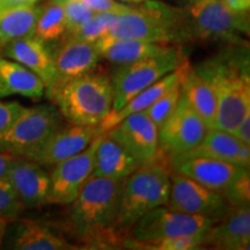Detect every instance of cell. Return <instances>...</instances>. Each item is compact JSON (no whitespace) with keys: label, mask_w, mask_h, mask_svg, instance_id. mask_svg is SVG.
Wrapping results in <instances>:
<instances>
[{"label":"cell","mask_w":250,"mask_h":250,"mask_svg":"<svg viewBox=\"0 0 250 250\" xmlns=\"http://www.w3.org/2000/svg\"><path fill=\"white\" fill-rule=\"evenodd\" d=\"M165 206L183 213L210 218L214 223L230 208L223 193L174 171L170 174L169 196Z\"/></svg>","instance_id":"10"},{"label":"cell","mask_w":250,"mask_h":250,"mask_svg":"<svg viewBox=\"0 0 250 250\" xmlns=\"http://www.w3.org/2000/svg\"><path fill=\"white\" fill-rule=\"evenodd\" d=\"M115 17L116 13H95L88 21L65 35L72 39L95 43L101 37L107 35Z\"/></svg>","instance_id":"30"},{"label":"cell","mask_w":250,"mask_h":250,"mask_svg":"<svg viewBox=\"0 0 250 250\" xmlns=\"http://www.w3.org/2000/svg\"><path fill=\"white\" fill-rule=\"evenodd\" d=\"M44 94V83L33 71L13 59L0 56V98L22 95L40 100Z\"/></svg>","instance_id":"23"},{"label":"cell","mask_w":250,"mask_h":250,"mask_svg":"<svg viewBox=\"0 0 250 250\" xmlns=\"http://www.w3.org/2000/svg\"><path fill=\"white\" fill-rule=\"evenodd\" d=\"M9 221L7 219L1 218L0 217V247L2 245V240L6 235V230H7V226H8Z\"/></svg>","instance_id":"42"},{"label":"cell","mask_w":250,"mask_h":250,"mask_svg":"<svg viewBox=\"0 0 250 250\" xmlns=\"http://www.w3.org/2000/svg\"><path fill=\"white\" fill-rule=\"evenodd\" d=\"M6 180L13 188L24 208H40L48 204L50 175L37 162L14 156Z\"/></svg>","instance_id":"16"},{"label":"cell","mask_w":250,"mask_h":250,"mask_svg":"<svg viewBox=\"0 0 250 250\" xmlns=\"http://www.w3.org/2000/svg\"><path fill=\"white\" fill-rule=\"evenodd\" d=\"M24 109L17 101H0V136H2Z\"/></svg>","instance_id":"35"},{"label":"cell","mask_w":250,"mask_h":250,"mask_svg":"<svg viewBox=\"0 0 250 250\" xmlns=\"http://www.w3.org/2000/svg\"><path fill=\"white\" fill-rule=\"evenodd\" d=\"M225 5L237 13L248 12L250 7V0H223Z\"/></svg>","instance_id":"38"},{"label":"cell","mask_w":250,"mask_h":250,"mask_svg":"<svg viewBox=\"0 0 250 250\" xmlns=\"http://www.w3.org/2000/svg\"><path fill=\"white\" fill-rule=\"evenodd\" d=\"M140 162L121 144L103 133L94 156L92 176L123 181L140 167Z\"/></svg>","instance_id":"20"},{"label":"cell","mask_w":250,"mask_h":250,"mask_svg":"<svg viewBox=\"0 0 250 250\" xmlns=\"http://www.w3.org/2000/svg\"><path fill=\"white\" fill-rule=\"evenodd\" d=\"M94 13H122L130 8L131 5L123 4L117 0H85Z\"/></svg>","instance_id":"36"},{"label":"cell","mask_w":250,"mask_h":250,"mask_svg":"<svg viewBox=\"0 0 250 250\" xmlns=\"http://www.w3.org/2000/svg\"><path fill=\"white\" fill-rule=\"evenodd\" d=\"M242 144L233 133L217 127H210L202 142L189 152L184 153V155L205 156V158L239 165L237 159Z\"/></svg>","instance_id":"27"},{"label":"cell","mask_w":250,"mask_h":250,"mask_svg":"<svg viewBox=\"0 0 250 250\" xmlns=\"http://www.w3.org/2000/svg\"><path fill=\"white\" fill-rule=\"evenodd\" d=\"M233 134L241 143L250 145V111L247 112L246 116L242 118Z\"/></svg>","instance_id":"37"},{"label":"cell","mask_w":250,"mask_h":250,"mask_svg":"<svg viewBox=\"0 0 250 250\" xmlns=\"http://www.w3.org/2000/svg\"><path fill=\"white\" fill-rule=\"evenodd\" d=\"M65 17H66V33L85 23L93 17L94 12L88 7L85 0H62Z\"/></svg>","instance_id":"34"},{"label":"cell","mask_w":250,"mask_h":250,"mask_svg":"<svg viewBox=\"0 0 250 250\" xmlns=\"http://www.w3.org/2000/svg\"><path fill=\"white\" fill-rule=\"evenodd\" d=\"M122 182L90 176L70 204V230L85 249L123 248L126 235L116 227Z\"/></svg>","instance_id":"1"},{"label":"cell","mask_w":250,"mask_h":250,"mask_svg":"<svg viewBox=\"0 0 250 250\" xmlns=\"http://www.w3.org/2000/svg\"><path fill=\"white\" fill-rule=\"evenodd\" d=\"M170 156L160 148L122 182L117 230L126 235L131 226L153 208L166 205L170 190Z\"/></svg>","instance_id":"3"},{"label":"cell","mask_w":250,"mask_h":250,"mask_svg":"<svg viewBox=\"0 0 250 250\" xmlns=\"http://www.w3.org/2000/svg\"><path fill=\"white\" fill-rule=\"evenodd\" d=\"M182 95L193 111L208 127H214L218 112V99L213 86L208 79L190 66L181 79Z\"/></svg>","instance_id":"24"},{"label":"cell","mask_w":250,"mask_h":250,"mask_svg":"<svg viewBox=\"0 0 250 250\" xmlns=\"http://www.w3.org/2000/svg\"><path fill=\"white\" fill-rule=\"evenodd\" d=\"M190 67L189 62L187 59L181 62L179 67L175 68L174 71L169 72L168 74H166L165 77H162L160 80H158L153 85L148 86L147 88H145L142 92L137 94L134 98L130 100L126 104L123 105L118 110H112L107 117L104 118V121L99 125L100 131L102 133H105L108 130H110L111 127H114L115 125L120 123L122 120H124L125 117L130 116V115L136 114V112H143L146 109L151 107L153 102L155 101L159 96H161L166 90L169 89L171 86L175 85L176 83L182 79L188 68Z\"/></svg>","instance_id":"21"},{"label":"cell","mask_w":250,"mask_h":250,"mask_svg":"<svg viewBox=\"0 0 250 250\" xmlns=\"http://www.w3.org/2000/svg\"><path fill=\"white\" fill-rule=\"evenodd\" d=\"M181 80L179 83H176L175 85L170 87L169 89H167L162 94L161 96H159L158 99L153 102L151 107L146 109L145 114L147 115L149 120L155 124V126L160 127L164 122L170 116L171 112L175 110L179 100L181 98Z\"/></svg>","instance_id":"31"},{"label":"cell","mask_w":250,"mask_h":250,"mask_svg":"<svg viewBox=\"0 0 250 250\" xmlns=\"http://www.w3.org/2000/svg\"><path fill=\"white\" fill-rule=\"evenodd\" d=\"M213 224L210 218L183 213L164 205L137 220L127 230L126 237L134 241H147L170 236L205 235Z\"/></svg>","instance_id":"9"},{"label":"cell","mask_w":250,"mask_h":250,"mask_svg":"<svg viewBox=\"0 0 250 250\" xmlns=\"http://www.w3.org/2000/svg\"><path fill=\"white\" fill-rule=\"evenodd\" d=\"M24 210L17 193L6 179H0V217L8 221L15 220Z\"/></svg>","instance_id":"33"},{"label":"cell","mask_w":250,"mask_h":250,"mask_svg":"<svg viewBox=\"0 0 250 250\" xmlns=\"http://www.w3.org/2000/svg\"><path fill=\"white\" fill-rule=\"evenodd\" d=\"M203 245L219 250L250 248V208H233L205 233Z\"/></svg>","instance_id":"18"},{"label":"cell","mask_w":250,"mask_h":250,"mask_svg":"<svg viewBox=\"0 0 250 250\" xmlns=\"http://www.w3.org/2000/svg\"><path fill=\"white\" fill-rule=\"evenodd\" d=\"M204 235H181L162 237V239L134 241L125 237L123 248L142 250H195L203 249Z\"/></svg>","instance_id":"29"},{"label":"cell","mask_w":250,"mask_h":250,"mask_svg":"<svg viewBox=\"0 0 250 250\" xmlns=\"http://www.w3.org/2000/svg\"><path fill=\"white\" fill-rule=\"evenodd\" d=\"M37 0H0V8L12 7V6L20 5H34Z\"/></svg>","instance_id":"41"},{"label":"cell","mask_w":250,"mask_h":250,"mask_svg":"<svg viewBox=\"0 0 250 250\" xmlns=\"http://www.w3.org/2000/svg\"><path fill=\"white\" fill-rule=\"evenodd\" d=\"M102 134L99 125L71 124L62 126L46 139L30 160L42 167H54L59 162L83 152L96 137Z\"/></svg>","instance_id":"13"},{"label":"cell","mask_w":250,"mask_h":250,"mask_svg":"<svg viewBox=\"0 0 250 250\" xmlns=\"http://www.w3.org/2000/svg\"><path fill=\"white\" fill-rule=\"evenodd\" d=\"M11 248L18 250H73L80 249L64 236L44 225L29 219H21L15 226Z\"/></svg>","instance_id":"25"},{"label":"cell","mask_w":250,"mask_h":250,"mask_svg":"<svg viewBox=\"0 0 250 250\" xmlns=\"http://www.w3.org/2000/svg\"><path fill=\"white\" fill-rule=\"evenodd\" d=\"M120 2H123V4L126 5H138L142 4V2L146 1V0H118Z\"/></svg>","instance_id":"43"},{"label":"cell","mask_w":250,"mask_h":250,"mask_svg":"<svg viewBox=\"0 0 250 250\" xmlns=\"http://www.w3.org/2000/svg\"><path fill=\"white\" fill-rule=\"evenodd\" d=\"M170 168L174 173L223 193L230 181L245 167L205 156L180 154L170 156Z\"/></svg>","instance_id":"15"},{"label":"cell","mask_w":250,"mask_h":250,"mask_svg":"<svg viewBox=\"0 0 250 250\" xmlns=\"http://www.w3.org/2000/svg\"><path fill=\"white\" fill-rule=\"evenodd\" d=\"M103 134V133H102ZM102 134L96 137L83 152L54 166L50 173L48 204L70 205L87 180L92 176L94 156Z\"/></svg>","instance_id":"11"},{"label":"cell","mask_w":250,"mask_h":250,"mask_svg":"<svg viewBox=\"0 0 250 250\" xmlns=\"http://www.w3.org/2000/svg\"><path fill=\"white\" fill-rule=\"evenodd\" d=\"M105 134L121 144L140 164L152 159L159 149L158 127L144 111L125 117Z\"/></svg>","instance_id":"14"},{"label":"cell","mask_w":250,"mask_h":250,"mask_svg":"<svg viewBox=\"0 0 250 250\" xmlns=\"http://www.w3.org/2000/svg\"><path fill=\"white\" fill-rule=\"evenodd\" d=\"M208 129L181 94L175 110L158 129L159 148L169 156L184 154L202 142Z\"/></svg>","instance_id":"12"},{"label":"cell","mask_w":250,"mask_h":250,"mask_svg":"<svg viewBox=\"0 0 250 250\" xmlns=\"http://www.w3.org/2000/svg\"><path fill=\"white\" fill-rule=\"evenodd\" d=\"M107 35L161 44L188 42L184 8L146 0L116 14Z\"/></svg>","instance_id":"4"},{"label":"cell","mask_w":250,"mask_h":250,"mask_svg":"<svg viewBox=\"0 0 250 250\" xmlns=\"http://www.w3.org/2000/svg\"><path fill=\"white\" fill-rule=\"evenodd\" d=\"M62 125V116L55 105L24 107L12 126L0 136V152L30 159Z\"/></svg>","instance_id":"7"},{"label":"cell","mask_w":250,"mask_h":250,"mask_svg":"<svg viewBox=\"0 0 250 250\" xmlns=\"http://www.w3.org/2000/svg\"><path fill=\"white\" fill-rule=\"evenodd\" d=\"M48 98L68 123L100 125L112 110L110 76L94 70L57 87Z\"/></svg>","instance_id":"5"},{"label":"cell","mask_w":250,"mask_h":250,"mask_svg":"<svg viewBox=\"0 0 250 250\" xmlns=\"http://www.w3.org/2000/svg\"><path fill=\"white\" fill-rule=\"evenodd\" d=\"M66 33V17H65L62 0H49L40 9L34 36L44 42H54Z\"/></svg>","instance_id":"28"},{"label":"cell","mask_w":250,"mask_h":250,"mask_svg":"<svg viewBox=\"0 0 250 250\" xmlns=\"http://www.w3.org/2000/svg\"><path fill=\"white\" fill-rule=\"evenodd\" d=\"M14 156L6 154L4 152H0V179H6L7 176V171L12 161H13Z\"/></svg>","instance_id":"40"},{"label":"cell","mask_w":250,"mask_h":250,"mask_svg":"<svg viewBox=\"0 0 250 250\" xmlns=\"http://www.w3.org/2000/svg\"><path fill=\"white\" fill-rule=\"evenodd\" d=\"M40 9L35 4L0 8V50L12 41L34 36Z\"/></svg>","instance_id":"26"},{"label":"cell","mask_w":250,"mask_h":250,"mask_svg":"<svg viewBox=\"0 0 250 250\" xmlns=\"http://www.w3.org/2000/svg\"><path fill=\"white\" fill-rule=\"evenodd\" d=\"M170 1H176V2H182V4H186L187 5H190L192 4V2L197 1V0H170Z\"/></svg>","instance_id":"44"},{"label":"cell","mask_w":250,"mask_h":250,"mask_svg":"<svg viewBox=\"0 0 250 250\" xmlns=\"http://www.w3.org/2000/svg\"><path fill=\"white\" fill-rule=\"evenodd\" d=\"M184 59L181 50L174 45L161 55L116 65L110 74L114 92L112 110L121 109L137 94L179 67Z\"/></svg>","instance_id":"6"},{"label":"cell","mask_w":250,"mask_h":250,"mask_svg":"<svg viewBox=\"0 0 250 250\" xmlns=\"http://www.w3.org/2000/svg\"><path fill=\"white\" fill-rule=\"evenodd\" d=\"M52 58L56 70V85L52 90L66 83L67 81L94 71L101 61L94 43L72 37H66V40L52 54Z\"/></svg>","instance_id":"17"},{"label":"cell","mask_w":250,"mask_h":250,"mask_svg":"<svg viewBox=\"0 0 250 250\" xmlns=\"http://www.w3.org/2000/svg\"><path fill=\"white\" fill-rule=\"evenodd\" d=\"M213 86L218 99L214 127L234 133L250 111L249 52L234 46L192 67Z\"/></svg>","instance_id":"2"},{"label":"cell","mask_w":250,"mask_h":250,"mask_svg":"<svg viewBox=\"0 0 250 250\" xmlns=\"http://www.w3.org/2000/svg\"><path fill=\"white\" fill-rule=\"evenodd\" d=\"M224 198L233 208H250V173L242 168L223 191Z\"/></svg>","instance_id":"32"},{"label":"cell","mask_w":250,"mask_h":250,"mask_svg":"<svg viewBox=\"0 0 250 250\" xmlns=\"http://www.w3.org/2000/svg\"><path fill=\"white\" fill-rule=\"evenodd\" d=\"M188 40H226L237 43L249 31L248 12L237 13L223 0H197L184 7Z\"/></svg>","instance_id":"8"},{"label":"cell","mask_w":250,"mask_h":250,"mask_svg":"<svg viewBox=\"0 0 250 250\" xmlns=\"http://www.w3.org/2000/svg\"><path fill=\"white\" fill-rule=\"evenodd\" d=\"M237 164L241 167L249 168L250 166V145L242 144L239 151V159H237Z\"/></svg>","instance_id":"39"},{"label":"cell","mask_w":250,"mask_h":250,"mask_svg":"<svg viewBox=\"0 0 250 250\" xmlns=\"http://www.w3.org/2000/svg\"><path fill=\"white\" fill-rule=\"evenodd\" d=\"M101 59H107L112 64L121 65L152 57L169 51L173 44H161L140 40L120 39L104 35L94 43Z\"/></svg>","instance_id":"22"},{"label":"cell","mask_w":250,"mask_h":250,"mask_svg":"<svg viewBox=\"0 0 250 250\" xmlns=\"http://www.w3.org/2000/svg\"><path fill=\"white\" fill-rule=\"evenodd\" d=\"M0 52L33 71L44 83L46 95L51 93L56 85V70L52 54L44 42L35 36L22 37L7 43Z\"/></svg>","instance_id":"19"}]
</instances>
